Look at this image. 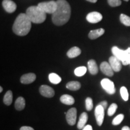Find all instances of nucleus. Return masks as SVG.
<instances>
[{
  "instance_id": "30",
  "label": "nucleus",
  "mask_w": 130,
  "mask_h": 130,
  "mask_svg": "<svg viewBox=\"0 0 130 130\" xmlns=\"http://www.w3.org/2000/svg\"><path fill=\"white\" fill-rule=\"evenodd\" d=\"M108 3L111 7H118L122 4L121 0H108Z\"/></svg>"
},
{
  "instance_id": "17",
  "label": "nucleus",
  "mask_w": 130,
  "mask_h": 130,
  "mask_svg": "<svg viewBox=\"0 0 130 130\" xmlns=\"http://www.w3.org/2000/svg\"><path fill=\"white\" fill-rule=\"evenodd\" d=\"M81 51L78 47L77 46H74L72 47V48H71L67 53V56L69 58H75L77 57L79 55L81 54Z\"/></svg>"
},
{
  "instance_id": "29",
  "label": "nucleus",
  "mask_w": 130,
  "mask_h": 130,
  "mask_svg": "<svg viewBox=\"0 0 130 130\" xmlns=\"http://www.w3.org/2000/svg\"><path fill=\"white\" fill-rule=\"evenodd\" d=\"M93 101L91 98H87L86 100V110L88 111H90L93 109Z\"/></svg>"
},
{
  "instance_id": "34",
  "label": "nucleus",
  "mask_w": 130,
  "mask_h": 130,
  "mask_svg": "<svg viewBox=\"0 0 130 130\" xmlns=\"http://www.w3.org/2000/svg\"><path fill=\"white\" fill-rule=\"evenodd\" d=\"M122 130H130V128L128 126H125L122 128Z\"/></svg>"
},
{
  "instance_id": "35",
  "label": "nucleus",
  "mask_w": 130,
  "mask_h": 130,
  "mask_svg": "<svg viewBox=\"0 0 130 130\" xmlns=\"http://www.w3.org/2000/svg\"><path fill=\"white\" fill-rule=\"evenodd\" d=\"M87 1H89V2L92 3H95L97 2V0H87Z\"/></svg>"
},
{
  "instance_id": "18",
  "label": "nucleus",
  "mask_w": 130,
  "mask_h": 130,
  "mask_svg": "<svg viewBox=\"0 0 130 130\" xmlns=\"http://www.w3.org/2000/svg\"><path fill=\"white\" fill-rule=\"evenodd\" d=\"M88 69L89 72L92 75H96L98 72V68L97 64L94 60H90L88 61Z\"/></svg>"
},
{
  "instance_id": "4",
  "label": "nucleus",
  "mask_w": 130,
  "mask_h": 130,
  "mask_svg": "<svg viewBox=\"0 0 130 130\" xmlns=\"http://www.w3.org/2000/svg\"><path fill=\"white\" fill-rule=\"evenodd\" d=\"M113 56L121 61L123 65L130 64V48L126 50H122L117 46H113L111 49Z\"/></svg>"
},
{
  "instance_id": "1",
  "label": "nucleus",
  "mask_w": 130,
  "mask_h": 130,
  "mask_svg": "<svg viewBox=\"0 0 130 130\" xmlns=\"http://www.w3.org/2000/svg\"><path fill=\"white\" fill-rule=\"evenodd\" d=\"M56 10L52 14V21L56 25L60 26L66 24L71 17L70 5L66 0H57Z\"/></svg>"
},
{
  "instance_id": "20",
  "label": "nucleus",
  "mask_w": 130,
  "mask_h": 130,
  "mask_svg": "<svg viewBox=\"0 0 130 130\" xmlns=\"http://www.w3.org/2000/svg\"><path fill=\"white\" fill-rule=\"evenodd\" d=\"M15 108L18 111L22 110L25 107V100L23 97H19L15 101Z\"/></svg>"
},
{
  "instance_id": "12",
  "label": "nucleus",
  "mask_w": 130,
  "mask_h": 130,
  "mask_svg": "<svg viewBox=\"0 0 130 130\" xmlns=\"http://www.w3.org/2000/svg\"><path fill=\"white\" fill-rule=\"evenodd\" d=\"M100 69L101 72L108 77H112L114 74V71L110 66V63L107 61H103L100 65Z\"/></svg>"
},
{
  "instance_id": "31",
  "label": "nucleus",
  "mask_w": 130,
  "mask_h": 130,
  "mask_svg": "<svg viewBox=\"0 0 130 130\" xmlns=\"http://www.w3.org/2000/svg\"><path fill=\"white\" fill-rule=\"evenodd\" d=\"M20 130H35L32 127H30V126H22Z\"/></svg>"
},
{
  "instance_id": "32",
  "label": "nucleus",
  "mask_w": 130,
  "mask_h": 130,
  "mask_svg": "<svg viewBox=\"0 0 130 130\" xmlns=\"http://www.w3.org/2000/svg\"><path fill=\"white\" fill-rule=\"evenodd\" d=\"M100 105H101V106L103 107L104 109H105L107 106V102L105 101H102L101 102H100Z\"/></svg>"
},
{
  "instance_id": "9",
  "label": "nucleus",
  "mask_w": 130,
  "mask_h": 130,
  "mask_svg": "<svg viewBox=\"0 0 130 130\" xmlns=\"http://www.w3.org/2000/svg\"><path fill=\"white\" fill-rule=\"evenodd\" d=\"M102 19V16L100 13L93 12L89 13L86 16V19L89 22L92 24H96L100 22Z\"/></svg>"
},
{
  "instance_id": "21",
  "label": "nucleus",
  "mask_w": 130,
  "mask_h": 130,
  "mask_svg": "<svg viewBox=\"0 0 130 130\" xmlns=\"http://www.w3.org/2000/svg\"><path fill=\"white\" fill-rule=\"evenodd\" d=\"M66 88L73 91L78 90L81 88V84L78 81H70L66 84Z\"/></svg>"
},
{
  "instance_id": "33",
  "label": "nucleus",
  "mask_w": 130,
  "mask_h": 130,
  "mask_svg": "<svg viewBox=\"0 0 130 130\" xmlns=\"http://www.w3.org/2000/svg\"><path fill=\"white\" fill-rule=\"evenodd\" d=\"M82 130H93V128H92V126L90 125H87L84 126Z\"/></svg>"
},
{
  "instance_id": "37",
  "label": "nucleus",
  "mask_w": 130,
  "mask_h": 130,
  "mask_svg": "<svg viewBox=\"0 0 130 130\" xmlns=\"http://www.w3.org/2000/svg\"><path fill=\"white\" fill-rule=\"evenodd\" d=\"M124 1H129V0H124Z\"/></svg>"
},
{
  "instance_id": "15",
  "label": "nucleus",
  "mask_w": 130,
  "mask_h": 130,
  "mask_svg": "<svg viewBox=\"0 0 130 130\" xmlns=\"http://www.w3.org/2000/svg\"><path fill=\"white\" fill-rule=\"evenodd\" d=\"M105 32V30L104 28H99L97 30H92L89 32V37L90 39H96L99 37L101 36Z\"/></svg>"
},
{
  "instance_id": "3",
  "label": "nucleus",
  "mask_w": 130,
  "mask_h": 130,
  "mask_svg": "<svg viewBox=\"0 0 130 130\" xmlns=\"http://www.w3.org/2000/svg\"><path fill=\"white\" fill-rule=\"evenodd\" d=\"M26 14L31 22L35 24L42 23L46 18V13L43 12L38 6L28 7L26 10Z\"/></svg>"
},
{
  "instance_id": "36",
  "label": "nucleus",
  "mask_w": 130,
  "mask_h": 130,
  "mask_svg": "<svg viewBox=\"0 0 130 130\" xmlns=\"http://www.w3.org/2000/svg\"><path fill=\"white\" fill-rule=\"evenodd\" d=\"M3 87L1 86V87H0V92H3Z\"/></svg>"
},
{
  "instance_id": "8",
  "label": "nucleus",
  "mask_w": 130,
  "mask_h": 130,
  "mask_svg": "<svg viewBox=\"0 0 130 130\" xmlns=\"http://www.w3.org/2000/svg\"><path fill=\"white\" fill-rule=\"evenodd\" d=\"M77 109L75 108H72L68 110L66 114V118L67 122L69 125H74L77 119Z\"/></svg>"
},
{
  "instance_id": "23",
  "label": "nucleus",
  "mask_w": 130,
  "mask_h": 130,
  "mask_svg": "<svg viewBox=\"0 0 130 130\" xmlns=\"http://www.w3.org/2000/svg\"><path fill=\"white\" fill-rule=\"evenodd\" d=\"M49 79H50V82L54 84L60 83L61 81V77L55 73H51L49 75Z\"/></svg>"
},
{
  "instance_id": "19",
  "label": "nucleus",
  "mask_w": 130,
  "mask_h": 130,
  "mask_svg": "<svg viewBox=\"0 0 130 130\" xmlns=\"http://www.w3.org/2000/svg\"><path fill=\"white\" fill-rule=\"evenodd\" d=\"M60 101L64 104L71 105L74 104L75 100L72 96L69 95H63L60 97Z\"/></svg>"
},
{
  "instance_id": "10",
  "label": "nucleus",
  "mask_w": 130,
  "mask_h": 130,
  "mask_svg": "<svg viewBox=\"0 0 130 130\" xmlns=\"http://www.w3.org/2000/svg\"><path fill=\"white\" fill-rule=\"evenodd\" d=\"M109 63L114 72H119L122 69L121 61L115 56H111L109 58Z\"/></svg>"
},
{
  "instance_id": "27",
  "label": "nucleus",
  "mask_w": 130,
  "mask_h": 130,
  "mask_svg": "<svg viewBox=\"0 0 130 130\" xmlns=\"http://www.w3.org/2000/svg\"><path fill=\"white\" fill-rule=\"evenodd\" d=\"M124 119V115L123 114H120L117 116L116 117H115V118L112 121V124L113 125H119L121 123L122 121Z\"/></svg>"
},
{
  "instance_id": "13",
  "label": "nucleus",
  "mask_w": 130,
  "mask_h": 130,
  "mask_svg": "<svg viewBox=\"0 0 130 130\" xmlns=\"http://www.w3.org/2000/svg\"><path fill=\"white\" fill-rule=\"evenodd\" d=\"M2 4L5 10L9 13H13L16 9V4L12 0H4Z\"/></svg>"
},
{
  "instance_id": "2",
  "label": "nucleus",
  "mask_w": 130,
  "mask_h": 130,
  "mask_svg": "<svg viewBox=\"0 0 130 130\" xmlns=\"http://www.w3.org/2000/svg\"><path fill=\"white\" fill-rule=\"evenodd\" d=\"M31 28V21L27 14L20 13L18 16L13 25V31L16 35L24 36L28 35Z\"/></svg>"
},
{
  "instance_id": "5",
  "label": "nucleus",
  "mask_w": 130,
  "mask_h": 130,
  "mask_svg": "<svg viewBox=\"0 0 130 130\" xmlns=\"http://www.w3.org/2000/svg\"><path fill=\"white\" fill-rule=\"evenodd\" d=\"M37 6L46 13L53 14L56 10L57 4L54 1H48V2H42L39 3Z\"/></svg>"
},
{
  "instance_id": "24",
  "label": "nucleus",
  "mask_w": 130,
  "mask_h": 130,
  "mask_svg": "<svg viewBox=\"0 0 130 130\" xmlns=\"http://www.w3.org/2000/svg\"><path fill=\"white\" fill-rule=\"evenodd\" d=\"M87 72V68L85 66H80L78 67L75 69L74 74L77 77H82Z\"/></svg>"
},
{
  "instance_id": "14",
  "label": "nucleus",
  "mask_w": 130,
  "mask_h": 130,
  "mask_svg": "<svg viewBox=\"0 0 130 130\" xmlns=\"http://www.w3.org/2000/svg\"><path fill=\"white\" fill-rule=\"evenodd\" d=\"M36 78V75L33 73H28V74H24L21 78V83L28 84L32 83L35 81Z\"/></svg>"
},
{
  "instance_id": "7",
  "label": "nucleus",
  "mask_w": 130,
  "mask_h": 130,
  "mask_svg": "<svg viewBox=\"0 0 130 130\" xmlns=\"http://www.w3.org/2000/svg\"><path fill=\"white\" fill-rule=\"evenodd\" d=\"M104 108L102 107L101 105H98L95 108V118L96 120L97 124L99 126H101L102 123H103L104 119Z\"/></svg>"
},
{
  "instance_id": "11",
  "label": "nucleus",
  "mask_w": 130,
  "mask_h": 130,
  "mask_svg": "<svg viewBox=\"0 0 130 130\" xmlns=\"http://www.w3.org/2000/svg\"><path fill=\"white\" fill-rule=\"evenodd\" d=\"M39 92L42 96L46 98L53 97L55 94L54 89L47 85H42V86H40Z\"/></svg>"
},
{
  "instance_id": "6",
  "label": "nucleus",
  "mask_w": 130,
  "mask_h": 130,
  "mask_svg": "<svg viewBox=\"0 0 130 130\" xmlns=\"http://www.w3.org/2000/svg\"><path fill=\"white\" fill-rule=\"evenodd\" d=\"M102 87L105 90L107 93L110 95H113L116 92V89L115 87V84L113 81L108 78H104L101 81Z\"/></svg>"
},
{
  "instance_id": "25",
  "label": "nucleus",
  "mask_w": 130,
  "mask_h": 130,
  "mask_svg": "<svg viewBox=\"0 0 130 130\" xmlns=\"http://www.w3.org/2000/svg\"><path fill=\"white\" fill-rule=\"evenodd\" d=\"M120 21L123 25L130 27V17L125 14H121L120 16Z\"/></svg>"
},
{
  "instance_id": "28",
  "label": "nucleus",
  "mask_w": 130,
  "mask_h": 130,
  "mask_svg": "<svg viewBox=\"0 0 130 130\" xmlns=\"http://www.w3.org/2000/svg\"><path fill=\"white\" fill-rule=\"evenodd\" d=\"M117 108H118V105L116 104L113 103L110 105V106L108 109V111H107V113H108V116H113L114 114L115 113V112H116Z\"/></svg>"
},
{
  "instance_id": "22",
  "label": "nucleus",
  "mask_w": 130,
  "mask_h": 130,
  "mask_svg": "<svg viewBox=\"0 0 130 130\" xmlns=\"http://www.w3.org/2000/svg\"><path fill=\"white\" fill-rule=\"evenodd\" d=\"M13 101V93L11 90H9L4 95L3 102L6 105H10L12 103Z\"/></svg>"
},
{
  "instance_id": "26",
  "label": "nucleus",
  "mask_w": 130,
  "mask_h": 130,
  "mask_svg": "<svg viewBox=\"0 0 130 130\" xmlns=\"http://www.w3.org/2000/svg\"><path fill=\"white\" fill-rule=\"evenodd\" d=\"M120 93L122 96V98L125 101H127L129 98V94H128L127 89L125 87L123 86L120 89Z\"/></svg>"
},
{
  "instance_id": "16",
  "label": "nucleus",
  "mask_w": 130,
  "mask_h": 130,
  "mask_svg": "<svg viewBox=\"0 0 130 130\" xmlns=\"http://www.w3.org/2000/svg\"><path fill=\"white\" fill-rule=\"evenodd\" d=\"M87 120H88V115L85 112H84L79 116L78 122L77 124L78 128L79 129H83L85 126V125L86 122H87Z\"/></svg>"
}]
</instances>
